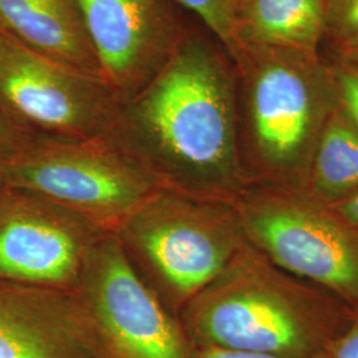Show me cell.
<instances>
[{"label": "cell", "mask_w": 358, "mask_h": 358, "mask_svg": "<svg viewBox=\"0 0 358 358\" xmlns=\"http://www.w3.org/2000/svg\"><path fill=\"white\" fill-rule=\"evenodd\" d=\"M338 210L344 219L358 227V192L344 201L338 207Z\"/></svg>", "instance_id": "cell-21"}, {"label": "cell", "mask_w": 358, "mask_h": 358, "mask_svg": "<svg viewBox=\"0 0 358 358\" xmlns=\"http://www.w3.org/2000/svg\"><path fill=\"white\" fill-rule=\"evenodd\" d=\"M179 8L192 11L222 43L232 60L241 53L238 16L234 0H171Z\"/></svg>", "instance_id": "cell-15"}, {"label": "cell", "mask_w": 358, "mask_h": 358, "mask_svg": "<svg viewBox=\"0 0 358 358\" xmlns=\"http://www.w3.org/2000/svg\"><path fill=\"white\" fill-rule=\"evenodd\" d=\"M0 358H97L75 294L0 280Z\"/></svg>", "instance_id": "cell-11"}, {"label": "cell", "mask_w": 358, "mask_h": 358, "mask_svg": "<svg viewBox=\"0 0 358 358\" xmlns=\"http://www.w3.org/2000/svg\"><path fill=\"white\" fill-rule=\"evenodd\" d=\"M73 294L97 358H196L178 316L142 280L115 234L96 244Z\"/></svg>", "instance_id": "cell-6"}, {"label": "cell", "mask_w": 358, "mask_h": 358, "mask_svg": "<svg viewBox=\"0 0 358 358\" xmlns=\"http://www.w3.org/2000/svg\"><path fill=\"white\" fill-rule=\"evenodd\" d=\"M341 47H343V51L345 52L352 60L358 63V36L348 40L344 44H341Z\"/></svg>", "instance_id": "cell-22"}, {"label": "cell", "mask_w": 358, "mask_h": 358, "mask_svg": "<svg viewBox=\"0 0 358 358\" xmlns=\"http://www.w3.org/2000/svg\"><path fill=\"white\" fill-rule=\"evenodd\" d=\"M231 205L247 243L282 268L358 300V236L336 217L315 206L248 192Z\"/></svg>", "instance_id": "cell-8"}, {"label": "cell", "mask_w": 358, "mask_h": 358, "mask_svg": "<svg viewBox=\"0 0 358 358\" xmlns=\"http://www.w3.org/2000/svg\"><path fill=\"white\" fill-rule=\"evenodd\" d=\"M325 35L340 44L358 36V0H325Z\"/></svg>", "instance_id": "cell-16"}, {"label": "cell", "mask_w": 358, "mask_h": 358, "mask_svg": "<svg viewBox=\"0 0 358 358\" xmlns=\"http://www.w3.org/2000/svg\"><path fill=\"white\" fill-rule=\"evenodd\" d=\"M196 358H282L269 355H257V353H245V352H235V350H224L217 348H202L198 349ZM309 358H324L313 356Z\"/></svg>", "instance_id": "cell-20"}, {"label": "cell", "mask_w": 358, "mask_h": 358, "mask_svg": "<svg viewBox=\"0 0 358 358\" xmlns=\"http://www.w3.org/2000/svg\"><path fill=\"white\" fill-rule=\"evenodd\" d=\"M325 13V0H241L236 7L241 45L288 48L319 57Z\"/></svg>", "instance_id": "cell-13"}, {"label": "cell", "mask_w": 358, "mask_h": 358, "mask_svg": "<svg viewBox=\"0 0 358 358\" xmlns=\"http://www.w3.org/2000/svg\"><path fill=\"white\" fill-rule=\"evenodd\" d=\"M120 101L100 77L31 51L0 31V109L34 137L106 134Z\"/></svg>", "instance_id": "cell-7"}, {"label": "cell", "mask_w": 358, "mask_h": 358, "mask_svg": "<svg viewBox=\"0 0 358 358\" xmlns=\"http://www.w3.org/2000/svg\"><path fill=\"white\" fill-rule=\"evenodd\" d=\"M242 166L297 165L319 141L337 90L320 57L276 47L244 45L235 60Z\"/></svg>", "instance_id": "cell-3"}, {"label": "cell", "mask_w": 358, "mask_h": 358, "mask_svg": "<svg viewBox=\"0 0 358 358\" xmlns=\"http://www.w3.org/2000/svg\"><path fill=\"white\" fill-rule=\"evenodd\" d=\"M179 320L196 349L309 358L312 332L245 242L215 280L182 308Z\"/></svg>", "instance_id": "cell-5"}, {"label": "cell", "mask_w": 358, "mask_h": 358, "mask_svg": "<svg viewBox=\"0 0 358 358\" xmlns=\"http://www.w3.org/2000/svg\"><path fill=\"white\" fill-rule=\"evenodd\" d=\"M334 358H358V321L340 340Z\"/></svg>", "instance_id": "cell-19"}, {"label": "cell", "mask_w": 358, "mask_h": 358, "mask_svg": "<svg viewBox=\"0 0 358 358\" xmlns=\"http://www.w3.org/2000/svg\"><path fill=\"white\" fill-rule=\"evenodd\" d=\"M106 134L159 189L224 203L245 190L235 64L207 29L190 27L159 73L120 103Z\"/></svg>", "instance_id": "cell-1"}, {"label": "cell", "mask_w": 358, "mask_h": 358, "mask_svg": "<svg viewBox=\"0 0 358 358\" xmlns=\"http://www.w3.org/2000/svg\"><path fill=\"white\" fill-rule=\"evenodd\" d=\"M241 0H235V3H236V7H238V3H239Z\"/></svg>", "instance_id": "cell-24"}, {"label": "cell", "mask_w": 358, "mask_h": 358, "mask_svg": "<svg viewBox=\"0 0 358 358\" xmlns=\"http://www.w3.org/2000/svg\"><path fill=\"white\" fill-rule=\"evenodd\" d=\"M103 84L120 103L166 65L190 26L171 0H77Z\"/></svg>", "instance_id": "cell-10"}, {"label": "cell", "mask_w": 358, "mask_h": 358, "mask_svg": "<svg viewBox=\"0 0 358 358\" xmlns=\"http://www.w3.org/2000/svg\"><path fill=\"white\" fill-rule=\"evenodd\" d=\"M130 264L174 315L245 244L231 203L157 189L115 230Z\"/></svg>", "instance_id": "cell-2"}, {"label": "cell", "mask_w": 358, "mask_h": 358, "mask_svg": "<svg viewBox=\"0 0 358 358\" xmlns=\"http://www.w3.org/2000/svg\"><path fill=\"white\" fill-rule=\"evenodd\" d=\"M3 187H4V185H3V180H1V178H0V192L3 190Z\"/></svg>", "instance_id": "cell-23"}, {"label": "cell", "mask_w": 358, "mask_h": 358, "mask_svg": "<svg viewBox=\"0 0 358 358\" xmlns=\"http://www.w3.org/2000/svg\"><path fill=\"white\" fill-rule=\"evenodd\" d=\"M340 105L358 128V68L352 64L331 66Z\"/></svg>", "instance_id": "cell-17"}, {"label": "cell", "mask_w": 358, "mask_h": 358, "mask_svg": "<svg viewBox=\"0 0 358 358\" xmlns=\"http://www.w3.org/2000/svg\"><path fill=\"white\" fill-rule=\"evenodd\" d=\"M0 31L44 57L101 78L77 0H0Z\"/></svg>", "instance_id": "cell-12"}, {"label": "cell", "mask_w": 358, "mask_h": 358, "mask_svg": "<svg viewBox=\"0 0 358 358\" xmlns=\"http://www.w3.org/2000/svg\"><path fill=\"white\" fill-rule=\"evenodd\" d=\"M315 186L328 195L358 190V128L343 106L321 130L313 154Z\"/></svg>", "instance_id": "cell-14"}, {"label": "cell", "mask_w": 358, "mask_h": 358, "mask_svg": "<svg viewBox=\"0 0 358 358\" xmlns=\"http://www.w3.org/2000/svg\"><path fill=\"white\" fill-rule=\"evenodd\" d=\"M34 136L16 127L0 109V164L19 153Z\"/></svg>", "instance_id": "cell-18"}, {"label": "cell", "mask_w": 358, "mask_h": 358, "mask_svg": "<svg viewBox=\"0 0 358 358\" xmlns=\"http://www.w3.org/2000/svg\"><path fill=\"white\" fill-rule=\"evenodd\" d=\"M106 232L50 199L4 186L0 192V280L75 292Z\"/></svg>", "instance_id": "cell-9"}, {"label": "cell", "mask_w": 358, "mask_h": 358, "mask_svg": "<svg viewBox=\"0 0 358 358\" xmlns=\"http://www.w3.org/2000/svg\"><path fill=\"white\" fill-rule=\"evenodd\" d=\"M4 186L35 192L115 234L129 214L159 189L108 134L88 140L32 137L0 164Z\"/></svg>", "instance_id": "cell-4"}]
</instances>
